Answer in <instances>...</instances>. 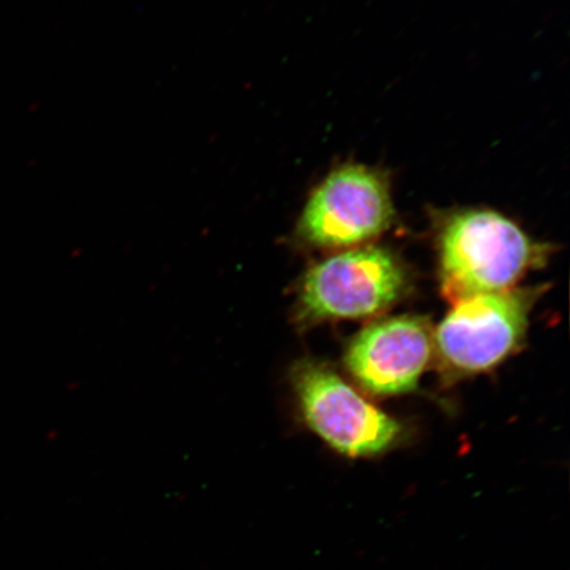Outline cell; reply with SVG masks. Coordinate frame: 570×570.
<instances>
[{
	"instance_id": "8992f818",
	"label": "cell",
	"mask_w": 570,
	"mask_h": 570,
	"mask_svg": "<svg viewBox=\"0 0 570 570\" xmlns=\"http://www.w3.org/2000/svg\"><path fill=\"white\" fill-rule=\"evenodd\" d=\"M434 333L425 318L376 321L356 336L346 354L348 372L375 395H401L417 387L430 365Z\"/></svg>"
},
{
	"instance_id": "3957f363",
	"label": "cell",
	"mask_w": 570,
	"mask_h": 570,
	"mask_svg": "<svg viewBox=\"0 0 570 570\" xmlns=\"http://www.w3.org/2000/svg\"><path fill=\"white\" fill-rule=\"evenodd\" d=\"M289 381L306 425L341 454L370 458L386 452L401 436L396 420L365 401L323 363L296 362Z\"/></svg>"
},
{
	"instance_id": "7a4b0ae2",
	"label": "cell",
	"mask_w": 570,
	"mask_h": 570,
	"mask_svg": "<svg viewBox=\"0 0 570 570\" xmlns=\"http://www.w3.org/2000/svg\"><path fill=\"white\" fill-rule=\"evenodd\" d=\"M405 274L395 256L361 247L331 256L308 269L297 292L301 326L326 320L372 317L402 297Z\"/></svg>"
},
{
	"instance_id": "277c9868",
	"label": "cell",
	"mask_w": 570,
	"mask_h": 570,
	"mask_svg": "<svg viewBox=\"0 0 570 570\" xmlns=\"http://www.w3.org/2000/svg\"><path fill=\"white\" fill-rule=\"evenodd\" d=\"M534 292L511 288L463 298L434 332V348L449 372L475 374L517 352L529 327Z\"/></svg>"
},
{
	"instance_id": "6da1fadb",
	"label": "cell",
	"mask_w": 570,
	"mask_h": 570,
	"mask_svg": "<svg viewBox=\"0 0 570 570\" xmlns=\"http://www.w3.org/2000/svg\"><path fill=\"white\" fill-rule=\"evenodd\" d=\"M547 249L495 212L454 214L440 238L444 295L455 304L511 289L527 271L544 262Z\"/></svg>"
},
{
	"instance_id": "5b68a950",
	"label": "cell",
	"mask_w": 570,
	"mask_h": 570,
	"mask_svg": "<svg viewBox=\"0 0 570 570\" xmlns=\"http://www.w3.org/2000/svg\"><path fill=\"white\" fill-rule=\"evenodd\" d=\"M394 219L389 184L376 170L346 166L334 170L313 191L296 227L302 244L345 248L366 244Z\"/></svg>"
}]
</instances>
